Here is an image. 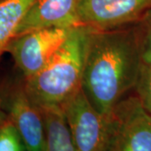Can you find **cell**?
<instances>
[{"instance_id":"obj_1","label":"cell","mask_w":151,"mask_h":151,"mask_svg":"<svg viewBox=\"0 0 151 151\" xmlns=\"http://www.w3.org/2000/svg\"><path fill=\"white\" fill-rule=\"evenodd\" d=\"M142 58L135 24L111 30L89 29L81 90L92 105L110 119L139 75Z\"/></svg>"},{"instance_id":"obj_2","label":"cell","mask_w":151,"mask_h":151,"mask_svg":"<svg viewBox=\"0 0 151 151\" xmlns=\"http://www.w3.org/2000/svg\"><path fill=\"white\" fill-rule=\"evenodd\" d=\"M89 28L72 29L64 45L36 74L24 79L29 97L40 109L61 108L81 89L85 45Z\"/></svg>"},{"instance_id":"obj_3","label":"cell","mask_w":151,"mask_h":151,"mask_svg":"<svg viewBox=\"0 0 151 151\" xmlns=\"http://www.w3.org/2000/svg\"><path fill=\"white\" fill-rule=\"evenodd\" d=\"M106 151H151V113L136 95L114 108Z\"/></svg>"},{"instance_id":"obj_4","label":"cell","mask_w":151,"mask_h":151,"mask_svg":"<svg viewBox=\"0 0 151 151\" xmlns=\"http://www.w3.org/2000/svg\"><path fill=\"white\" fill-rule=\"evenodd\" d=\"M61 109L77 151H106L110 119L92 105L82 90L65 102Z\"/></svg>"},{"instance_id":"obj_5","label":"cell","mask_w":151,"mask_h":151,"mask_svg":"<svg viewBox=\"0 0 151 151\" xmlns=\"http://www.w3.org/2000/svg\"><path fill=\"white\" fill-rule=\"evenodd\" d=\"M73 28H46L13 38L6 52L13 57L24 79L36 74L64 45Z\"/></svg>"},{"instance_id":"obj_6","label":"cell","mask_w":151,"mask_h":151,"mask_svg":"<svg viewBox=\"0 0 151 151\" xmlns=\"http://www.w3.org/2000/svg\"><path fill=\"white\" fill-rule=\"evenodd\" d=\"M81 25L93 30H111L139 22L151 9V0H78Z\"/></svg>"},{"instance_id":"obj_7","label":"cell","mask_w":151,"mask_h":151,"mask_svg":"<svg viewBox=\"0 0 151 151\" xmlns=\"http://www.w3.org/2000/svg\"><path fill=\"white\" fill-rule=\"evenodd\" d=\"M2 103L5 104L8 118L19 131L26 151H45L43 115L28 96L24 82L9 87Z\"/></svg>"},{"instance_id":"obj_8","label":"cell","mask_w":151,"mask_h":151,"mask_svg":"<svg viewBox=\"0 0 151 151\" xmlns=\"http://www.w3.org/2000/svg\"><path fill=\"white\" fill-rule=\"evenodd\" d=\"M77 5L78 0H36L19 25L15 36L40 29L80 26Z\"/></svg>"},{"instance_id":"obj_9","label":"cell","mask_w":151,"mask_h":151,"mask_svg":"<svg viewBox=\"0 0 151 151\" xmlns=\"http://www.w3.org/2000/svg\"><path fill=\"white\" fill-rule=\"evenodd\" d=\"M45 129V151H77L61 108L40 109Z\"/></svg>"},{"instance_id":"obj_10","label":"cell","mask_w":151,"mask_h":151,"mask_svg":"<svg viewBox=\"0 0 151 151\" xmlns=\"http://www.w3.org/2000/svg\"><path fill=\"white\" fill-rule=\"evenodd\" d=\"M36 0H0V57Z\"/></svg>"},{"instance_id":"obj_11","label":"cell","mask_w":151,"mask_h":151,"mask_svg":"<svg viewBox=\"0 0 151 151\" xmlns=\"http://www.w3.org/2000/svg\"><path fill=\"white\" fill-rule=\"evenodd\" d=\"M140 48L142 63L151 65V9L135 24Z\"/></svg>"},{"instance_id":"obj_12","label":"cell","mask_w":151,"mask_h":151,"mask_svg":"<svg viewBox=\"0 0 151 151\" xmlns=\"http://www.w3.org/2000/svg\"><path fill=\"white\" fill-rule=\"evenodd\" d=\"M19 131L9 118L0 126V151H25Z\"/></svg>"},{"instance_id":"obj_13","label":"cell","mask_w":151,"mask_h":151,"mask_svg":"<svg viewBox=\"0 0 151 151\" xmlns=\"http://www.w3.org/2000/svg\"><path fill=\"white\" fill-rule=\"evenodd\" d=\"M134 90L142 105L151 113V65L142 63Z\"/></svg>"},{"instance_id":"obj_14","label":"cell","mask_w":151,"mask_h":151,"mask_svg":"<svg viewBox=\"0 0 151 151\" xmlns=\"http://www.w3.org/2000/svg\"><path fill=\"white\" fill-rule=\"evenodd\" d=\"M2 105H3V103H2V98L0 97V126H1V124L4 123V121L5 120L4 117L3 111H2Z\"/></svg>"}]
</instances>
